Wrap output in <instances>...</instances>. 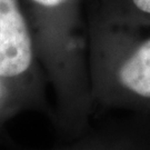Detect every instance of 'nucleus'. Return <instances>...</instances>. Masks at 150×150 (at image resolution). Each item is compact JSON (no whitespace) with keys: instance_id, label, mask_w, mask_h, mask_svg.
<instances>
[{"instance_id":"f03ea898","label":"nucleus","mask_w":150,"mask_h":150,"mask_svg":"<svg viewBox=\"0 0 150 150\" xmlns=\"http://www.w3.org/2000/svg\"><path fill=\"white\" fill-rule=\"evenodd\" d=\"M88 77L93 103L150 113V26L90 18Z\"/></svg>"},{"instance_id":"f257e3e1","label":"nucleus","mask_w":150,"mask_h":150,"mask_svg":"<svg viewBox=\"0 0 150 150\" xmlns=\"http://www.w3.org/2000/svg\"><path fill=\"white\" fill-rule=\"evenodd\" d=\"M21 1L38 59L52 83L61 112L81 120L92 103L82 0Z\"/></svg>"},{"instance_id":"39448f33","label":"nucleus","mask_w":150,"mask_h":150,"mask_svg":"<svg viewBox=\"0 0 150 150\" xmlns=\"http://www.w3.org/2000/svg\"><path fill=\"white\" fill-rule=\"evenodd\" d=\"M97 17L125 26H150V0H102Z\"/></svg>"},{"instance_id":"20e7f679","label":"nucleus","mask_w":150,"mask_h":150,"mask_svg":"<svg viewBox=\"0 0 150 150\" xmlns=\"http://www.w3.org/2000/svg\"><path fill=\"white\" fill-rule=\"evenodd\" d=\"M50 150H150V130L144 125L109 126Z\"/></svg>"},{"instance_id":"7ed1b4c3","label":"nucleus","mask_w":150,"mask_h":150,"mask_svg":"<svg viewBox=\"0 0 150 150\" xmlns=\"http://www.w3.org/2000/svg\"><path fill=\"white\" fill-rule=\"evenodd\" d=\"M0 100L8 118L45 107L41 64L21 0H0Z\"/></svg>"}]
</instances>
